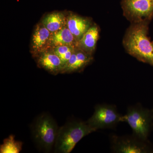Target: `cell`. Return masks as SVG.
Here are the masks:
<instances>
[{"instance_id": "6da1fadb", "label": "cell", "mask_w": 153, "mask_h": 153, "mask_svg": "<svg viewBox=\"0 0 153 153\" xmlns=\"http://www.w3.org/2000/svg\"><path fill=\"white\" fill-rule=\"evenodd\" d=\"M149 24H131L126 31L123 44L129 55L153 66V42L148 36Z\"/></svg>"}, {"instance_id": "8992f818", "label": "cell", "mask_w": 153, "mask_h": 153, "mask_svg": "<svg viewBox=\"0 0 153 153\" xmlns=\"http://www.w3.org/2000/svg\"><path fill=\"white\" fill-rule=\"evenodd\" d=\"M111 149L117 153H153L152 145L147 140L133 134L120 137L114 135L111 138Z\"/></svg>"}, {"instance_id": "9c48e42d", "label": "cell", "mask_w": 153, "mask_h": 153, "mask_svg": "<svg viewBox=\"0 0 153 153\" xmlns=\"http://www.w3.org/2000/svg\"><path fill=\"white\" fill-rule=\"evenodd\" d=\"M92 25L90 19L74 14L69 15L66 20V26L77 43Z\"/></svg>"}, {"instance_id": "52a82bcc", "label": "cell", "mask_w": 153, "mask_h": 153, "mask_svg": "<svg viewBox=\"0 0 153 153\" xmlns=\"http://www.w3.org/2000/svg\"><path fill=\"white\" fill-rule=\"evenodd\" d=\"M122 116L114 105H98L95 107L92 116L86 122L96 130L99 129L111 128L120 122Z\"/></svg>"}, {"instance_id": "277c9868", "label": "cell", "mask_w": 153, "mask_h": 153, "mask_svg": "<svg viewBox=\"0 0 153 153\" xmlns=\"http://www.w3.org/2000/svg\"><path fill=\"white\" fill-rule=\"evenodd\" d=\"M121 122L128 123L134 135L147 140L152 127L153 110H150L138 105L130 107L126 114L122 116Z\"/></svg>"}, {"instance_id": "4fadbf2b", "label": "cell", "mask_w": 153, "mask_h": 153, "mask_svg": "<svg viewBox=\"0 0 153 153\" xmlns=\"http://www.w3.org/2000/svg\"><path fill=\"white\" fill-rule=\"evenodd\" d=\"M51 34L50 31L43 25H38L36 27L32 39L34 52L36 53L43 50L47 43L50 41Z\"/></svg>"}, {"instance_id": "5bb4252c", "label": "cell", "mask_w": 153, "mask_h": 153, "mask_svg": "<svg viewBox=\"0 0 153 153\" xmlns=\"http://www.w3.org/2000/svg\"><path fill=\"white\" fill-rule=\"evenodd\" d=\"M42 24L51 33L59 31L66 25V20L63 13L55 12L47 15L42 21Z\"/></svg>"}, {"instance_id": "ba28073f", "label": "cell", "mask_w": 153, "mask_h": 153, "mask_svg": "<svg viewBox=\"0 0 153 153\" xmlns=\"http://www.w3.org/2000/svg\"><path fill=\"white\" fill-rule=\"evenodd\" d=\"M93 59L92 54L87 53L78 47H75L63 73L81 71L91 63Z\"/></svg>"}, {"instance_id": "3957f363", "label": "cell", "mask_w": 153, "mask_h": 153, "mask_svg": "<svg viewBox=\"0 0 153 153\" xmlns=\"http://www.w3.org/2000/svg\"><path fill=\"white\" fill-rule=\"evenodd\" d=\"M59 128L55 120L48 114H42L36 118L31 126V132L33 141L39 149L46 153L52 151Z\"/></svg>"}, {"instance_id": "9a60e30c", "label": "cell", "mask_w": 153, "mask_h": 153, "mask_svg": "<svg viewBox=\"0 0 153 153\" xmlns=\"http://www.w3.org/2000/svg\"><path fill=\"white\" fill-rule=\"evenodd\" d=\"M23 143L15 140L13 135H10L3 141L0 146L1 153H19L22 149Z\"/></svg>"}, {"instance_id": "5b68a950", "label": "cell", "mask_w": 153, "mask_h": 153, "mask_svg": "<svg viewBox=\"0 0 153 153\" xmlns=\"http://www.w3.org/2000/svg\"><path fill=\"white\" fill-rule=\"evenodd\" d=\"M123 15L131 24L150 22L153 19V0H122Z\"/></svg>"}, {"instance_id": "e0dca14e", "label": "cell", "mask_w": 153, "mask_h": 153, "mask_svg": "<svg viewBox=\"0 0 153 153\" xmlns=\"http://www.w3.org/2000/svg\"></svg>"}, {"instance_id": "8fae6325", "label": "cell", "mask_w": 153, "mask_h": 153, "mask_svg": "<svg viewBox=\"0 0 153 153\" xmlns=\"http://www.w3.org/2000/svg\"><path fill=\"white\" fill-rule=\"evenodd\" d=\"M99 28L93 24L77 43V47L87 53L92 54L94 52L99 36Z\"/></svg>"}, {"instance_id": "7a4b0ae2", "label": "cell", "mask_w": 153, "mask_h": 153, "mask_svg": "<svg viewBox=\"0 0 153 153\" xmlns=\"http://www.w3.org/2000/svg\"><path fill=\"white\" fill-rule=\"evenodd\" d=\"M96 130L87 122L72 120L59 128L54 149L55 153H69L80 140Z\"/></svg>"}, {"instance_id": "2e32d148", "label": "cell", "mask_w": 153, "mask_h": 153, "mask_svg": "<svg viewBox=\"0 0 153 153\" xmlns=\"http://www.w3.org/2000/svg\"><path fill=\"white\" fill-rule=\"evenodd\" d=\"M75 47H76L70 46H58L55 47L53 50V52L61 60L63 66V71L74 52Z\"/></svg>"}, {"instance_id": "7c38bea8", "label": "cell", "mask_w": 153, "mask_h": 153, "mask_svg": "<svg viewBox=\"0 0 153 153\" xmlns=\"http://www.w3.org/2000/svg\"><path fill=\"white\" fill-rule=\"evenodd\" d=\"M52 34L49 42L54 47L70 46L77 47V41L67 26Z\"/></svg>"}, {"instance_id": "30bf717a", "label": "cell", "mask_w": 153, "mask_h": 153, "mask_svg": "<svg viewBox=\"0 0 153 153\" xmlns=\"http://www.w3.org/2000/svg\"><path fill=\"white\" fill-rule=\"evenodd\" d=\"M38 66L52 74L62 73L63 66L59 57L54 52H45L37 59Z\"/></svg>"}]
</instances>
